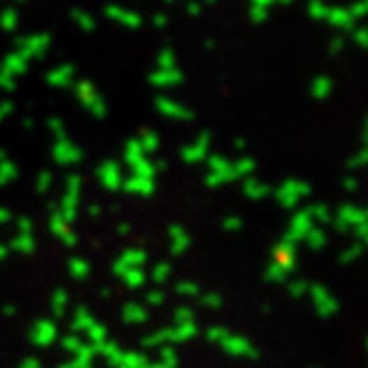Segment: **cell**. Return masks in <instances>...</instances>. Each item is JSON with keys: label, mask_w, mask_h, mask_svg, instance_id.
I'll return each mask as SVG.
<instances>
[{"label": "cell", "mask_w": 368, "mask_h": 368, "mask_svg": "<svg viewBox=\"0 0 368 368\" xmlns=\"http://www.w3.org/2000/svg\"><path fill=\"white\" fill-rule=\"evenodd\" d=\"M49 45V36H29V38H20V43H18V49H20V56L27 60L31 56H38V54H43V51L47 49Z\"/></svg>", "instance_id": "1"}, {"label": "cell", "mask_w": 368, "mask_h": 368, "mask_svg": "<svg viewBox=\"0 0 368 368\" xmlns=\"http://www.w3.org/2000/svg\"><path fill=\"white\" fill-rule=\"evenodd\" d=\"M107 16H109L111 20H115V22L125 24V27H131V29L140 27V22H142V18L136 14V11H127V9L115 7V5L107 7Z\"/></svg>", "instance_id": "2"}, {"label": "cell", "mask_w": 368, "mask_h": 368, "mask_svg": "<svg viewBox=\"0 0 368 368\" xmlns=\"http://www.w3.org/2000/svg\"><path fill=\"white\" fill-rule=\"evenodd\" d=\"M326 20L331 22L333 27H337V29H351L353 22H355V18L351 16V11L341 9V7H331V9H328Z\"/></svg>", "instance_id": "3"}, {"label": "cell", "mask_w": 368, "mask_h": 368, "mask_svg": "<svg viewBox=\"0 0 368 368\" xmlns=\"http://www.w3.org/2000/svg\"><path fill=\"white\" fill-rule=\"evenodd\" d=\"M5 73H22L24 71V67H27V60H24L20 54H14V56H9L7 60H5Z\"/></svg>", "instance_id": "4"}, {"label": "cell", "mask_w": 368, "mask_h": 368, "mask_svg": "<svg viewBox=\"0 0 368 368\" xmlns=\"http://www.w3.org/2000/svg\"><path fill=\"white\" fill-rule=\"evenodd\" d=\"M16 24H18V14H16V9H5L3 14H0V27L11 31V29H16Z\"/></svg>", "instance_id": "5"}, {"label": "cell", "mask_w": 368, "mask_h": 368, "mask_svg": "<svg viewBox=\"0 0 368 368\" xmlns=\"http://www.w3.org/2000/svg\"><path fill=\"white\" fill-rule=\"evenodd\" d=\"M309 14H311V18H315V20H326L328 7L322 3V0H311V5H309Z\"/></svg>", "instance_id": "6"}, {"label": "cell", "mask_w": 368, "mask_h": 368, "mask_svg": "<svg viewBox=\"0 0 368 368\" xmlns=\"http://www.w3.org/2000/svg\"><path fill=\"white\" fill-rule=\"evenodd\" d=\"M73 20L80 24V27L85 29V31H91L96 27V20H94V16H89V14H85V11H73Z\"/></svg>", "instance_id": "7"}, {"label": "cell", "mask_w": 368, "mask_h": 368, "mask_svg": "<svg viewBox=\"0 0 368 368\" xmlns=\"http://www.w3.org/2000/svg\"><path fill=\"white\" fill-rule=\"evenodd\" d=\"M71 73H73L71 67H60V69H56V71H51V73H49V80L54 83V85H62V83H67V80H69Z\"/></svg>", "instance_id": "8"}, {"label": "cell", "mask_w": 368, "mask_h": 368, "mask_svg": "<svg viewBox=\"0 0 368 368\" xmlns=\"http://www.w3.org/2000/svg\"><path fill=\"white\" fill-rule=\"evenodd\" d=\"M178 78H180V76H178L176 71L164 69V71H157V73L151 78V80H153V83H157V85H169V83H176Z\"/></svg>", "instance_id": "9"}, {"label": "cell", "mask_w": 368, "mask_h": 368, "mask_svg": "<svg viewBox=\"0 0 368 368\" xmlns=\"http://www.w3.org/2000/svg\"><path fill=\"white\" fill-rule=\"evenodd\" d=\"M267 16H269V9L257 7V5H251V20H253V22H264Z\"/></svg>", "instance_id": "10"}, {"label": "cell", "mask_w": 368, "mask_h": 368, "mask_svg": "<svg viewBox=\"0 0 368 368\" xmlns=\"http://www.w3.org/2000/svg\"><path fill=\"white\" fill-rule=\"evenodd\" d=\"M353 41L362 45V47H368V27H360L353 31Z\"/></svg>", "instance_id": "11"}, {"label": "cell", "mask_w": 368, "mask_h": 368, "mask_svg": "<svg viewBox=\"0 0 368 368\" xmlns=\"http://www.w3.org/2000/svg\"><path fill=\"white\" fill-rule=\"evenodd\" d=\"M157 62H160V67L169 69L171 64H174V54H171V51H164V54H160V58H157Z\"/></svg>", "instance_id": "12"}, {"label": "cell", "mask_w": 368, "mask_h": 368, "mask_svg": "<svg viewBox=\"0 0 368 368\" xmlns=\"http://www.w3.org/2000/svg\"><path fill=\"white\" fill-rule=\"evenodd\" d=\"M200 9H202V5H200V3H195V0H191L189 7H187V11H189L191 16H198V14H200Z\"/></svg>", "instance_id": "13"}, {"label": "cell", "mask_w": 368, "mask_h": 368, "mask_svg": "<svg viewBox=\"0 0 368 368\" xmlns=\"http://www.w3.org/2000/svg\"><path fill=\"white\" fill-rule=\"evenodd\" d=\"M153 24H155V27H167V16L157 14V16L153 18Z\"/></svg>", "instance_id": "14"}, {"label": "cell", "mask_w": 368, "mask_h": 368, "mask_svg": "<svg viewBox=\"0 0 368 368\" xmlns=\"http://www.w3.org/2000/svg\"><path fill=\"white\" fill-rule=\"evenodd\" d=\"M251 3H253V5H257V7H264V9H269V7L275 3V0H251Z\"/></svg>", "instance_id": "15"}, {"label": "cell", "mask_w": 368, "mask_h": 368, "mask_svg": "<svg viewBox=\"0 0 368 368\" xmlns=\"http://www.w3.org/2000/svg\"><path fill=\"white\" fill-rule=\"evenodd\" d=\"M0 85H3V87L7 85L9 87L11 85V76L9 73H0Z\"/></svg>", "instance_id": "16"}, {"label": "cell", "mask_w": 368, "mask_h": 368, "mask_svg": "<svg viewBox=\"0 0 368 368\" xmlns=\"http://www.w3.org/2000/svg\"><path fill=\"white\" fill-rule=\"evenodd\" d=\"M275 3H282V5H291L293 0H275Z\"/></svg>", "instance_id": "17"}, {"label": "cell", "mask_w": 368, "mask_h": 368, "mask_svg": "<svg viewBox=\"0 0 368 368\" xmlns=\"http://www.w3.org/2000/svg\"><path fill=\"white\" fill-rule=\"evenodd\" d=\"M204 3H215V0H204Z\"/></svg>", "instance_id": "18"}, {"label": "cell", "mask_w": 368, "mask_h": 368, "mask_svg": "<svg viewBox=\"0 0 368 368\" xmlns=\"http://www.w3.org/2000/svg\"><path fill=\"white\" fill-rule=\"evenodd\" d=\"M362 3H364V5H366V7H368V0H362Z\"/></svg>", "instance_id": "19"}]
</instances>
